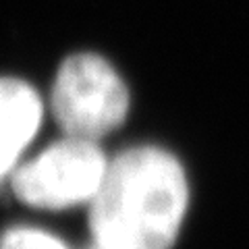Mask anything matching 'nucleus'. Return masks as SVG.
<instances>
[{"label":"nucleus","mask_w":249,"mask_h":249,"mask_svg":"<svg viewBox=\"0 0 249 249\" xmlns=\"http://www.w3.org/2000/svg\"><path fill=\"white\" fill-rule=\"evenodd\" d=\"M189 208L185 170L160 147H131L114 158L89 201L93 245L173 249Z\"/></svg>","instance_id":"1"},{"label":"nucleus","mask_w":249,"mask_h":249,"mask_svg":"<svg viewBox=\"0 0 249 249\" xmlns=\"http://www.w3.org/2000/svg\"><path fill=\"white\" fill-rule=\"evenodd\" d=\"M50 104L65 135L98 142L127 119L129 89L106 58L77 52L58 67Z\"/></svg>","instance_id":"2"},{"label":"nucleus","mask_w":249,"mask_h":249,"mask_svg":"<svg viewBox=\"0 0 249 249\" xmlns=\"http://www.w3.org/2000/svg\"><path fill=\"white\" fill-rule=\"evenodd\" d=\"M108 164L96 142L67 135L15 168L11 187L31 208L67 210L96 197Z\"/></svg>","instance_id":"3"},{"label":"nucleus","mask_w":249,"mask_h":249,"mask_svg":"<svg viewBox=\"0 0 249 249\" xmlns=\"http://www.w3.org/2000/svg\"><path fill=\"white\" fill-rule=\"evenodd\" d=\"M42 98L27 81L0 77V183L11 178L42 123Z\"/></svg>","instance_id":"4"},{"label":"nucleus","mask_w":249,"mask_h":249,"mask_svg":"<svg viewBox=\"0 0 249 249\" xmlns=\"http://www.w3.org/2000/svg\"><path fill=\"white\" fill-rule=\"evenodd\" d=\"M0 249H71L54 232L31 227V224H15L2 231L0 235Z\"/></svg>","instance_id":"5"},{"label":"nucleus","mask_w":249,"mask_h":249,"mask_svg":"<svg viewBox=\"0 0 249 249\" xmlns=\"http://www.w3.org/2000/svg\"><path fill=\"white\" fill-rule=\"evenodd\" d=\"M89 249H104V247H100V245H91Z\"/></svg>","instance_id":"6"}]
</instances>
